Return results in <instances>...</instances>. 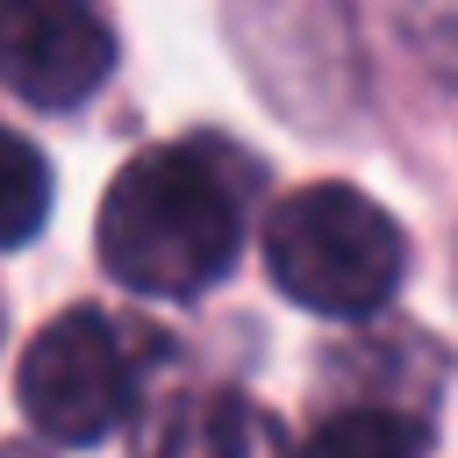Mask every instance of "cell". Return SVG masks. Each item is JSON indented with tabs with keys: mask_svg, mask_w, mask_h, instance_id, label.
<instances>
[{
	"mask_svg": "<svg viewBox=\"0 0 458 458\" xmlns=\"http://www.w3.org/2000/svg\"><path fill=\"white\" fill-rule=\"evenodd\" d=\"M250 172L222 143H165L114 172L100 200V265L129 293L193 301L243 250Z\"/></svg>",
	"mask_w": 458,
	"mask_h": 458,
	"instance_id": "1",
	"label": "cell"
},
{
	"mask_svg": "<svg viewBox=\"0 0 458 458\" xmlns=\"http://www.w3.org/2000/svg\"><path fill=\"white\" fill-rule=\"evenodd\" d=\"M265 272L293 308L358 322L394 301L408 272V236L372 193L322 179L265 215Z\"/></svg>",
	"mask_w": 458,
	"mask_h": 458,
	"instance_id": "2",
	"label": "cell"
},
{
	"mask_svg": "<svg viewBox=\"0 0 458 458\" xmlns=\"http://www.w3.org/2000/svg\"><path fill=\"white\" fill-rule=\"evenodd\" d=\"M14 394H21V415L50 444H100L122 429V415L143 394V351L114 315L64 308L57 322L29 336Z\"/></svg>",
	"mask_w": 458,
	"mask_h": 458,
	"instance_id": "3",
	"label": "cell"
},
{
	"mask_svg": "<svg viewBox=\"0 0 458 458\" xmlns=\"http://www.w3.org/2000/svg\"><path fill=\"white\" fill-rule=\"evenodd\" d=\"M114 72L100 0H0V86L29 107H79Z\"/></svg>",
	"mask_w": 458,
	"mask_h": 458,
	"instance_id": "4",
	"label": "cell"
},
{
	"mask_svg": "<svg viewBox=\"0 0 458 458\" xmlns=\"http://www.w3.org/2000/svg\"><path fill=\"white\" fill-rule=\"evenodd\" d=\"M136 458H293V444L258 401L229 386H200L150 408Z\"/></svg>",
	"mask_w": 458,
	"mask_h": 458,
	"instance_id": "5",
	"label": "cell"
},
{
	"mask_svg": "<svg viewBox=\"0 0 458 458\" xmlns=\"http://www.w3.org/2000/svg\"><path fill=\"white\" fill-rule=\"evenodd\" d=\"M293 458H429V422L394 401H358L336 408Z\"/></svg>",
	"mask_w": 458,
	"mask_h": 458,
	"instance_id": "6",
	"label": "cell"
},
{
	"mask_svg": "<svg viewBox=\"0 0 458 458\" xmlns=\"http://www.w3.org/2000/svg\"><path fill=\"white\" fill-rule=\"evenodd\" d=\"M50 215V165L36 143H21L14 129H0V250L29 243Z\"/></svg>",
	"mask_w": 458,
	"mask_h": 458,
	"instance_id": "7",
	"label": "cell"
},
{
	"mask_svg": "<svg viewBox=\"0 0 458 458\" xmlns=\"http://www.w3.org/2000/svg\"><path fill=\"white\" fill-rule=\"evenodd\" d=\"M0 458H50L43 444H0Z\"/></svg>",
	"mask_w": 458,
	"mask_h": 458,
	"instance_id": "8",
	"label": "cell"
},
{
	"mask_svg": "<svg viewBox=\"0 0 458 458\" xmlns=\"http://www.w3.org/2000/svg\"><path fill=\"white\" fill-rule=\"evenodd\" d=\"M0 336H7V315H0Z\"/></svg>",
	"mask_w": 458,
	"mask_h": 458,
	"instance_id": "9",
	"label": "cell"
}]
</instances>
